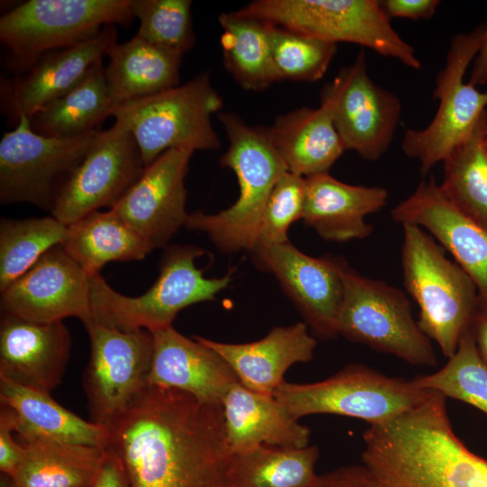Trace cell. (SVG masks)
<instances>
[{"mask_svg": "<svg viewBox=\"0 0 487 487\" xmlns=\"http://www.w3.org/2000/svg\"><path fill=\"white\" fill-rule=\"evenodd\" d=\"M106 448L122 462L130 487H231L221 404L147 386L107 428Z\"/></svg>", "mask_w": 487, "mask_h": 487, "instance_id": "6da1fadb", "label": "cell"}, {"mask_svg": "<svg viewBox=\"0 0 487 487\" xmlns=\"http://www.w3.org/2000/svg\"><path fill=\"white\" fill-rule=\"evenodd\" d=\"M82 323L90 341V357L83 374L90 421L107 429L148 386L153 337L149 330L122 331L90 316Z\"/></svg>", "mask_w": 487, "mask_h": 487, "instance_id": "7c38bea8", "label": "cell"}, {"mask_svg": "<svg viewBox=\"0 0 487 487\" xmlns=\"http://www.w3.org/2000/svg\"><path fill=\"white\" fill-rule=\"evenodd\" d=\"M267 130L287 170L303 178L329 172L345 151L325 100L279 115Z\"/></svg>", "mask_w": 487, "mask_h": 487, "instance_id": "484cf974", "label": "cell"}, {"mask_svg": "<svg viewBox=\"0 0 487 487\" xmlns=\"http://www.w3.org/2000/svg\"><path fill=\"white\" fill-rule=\"evenodd\" d=\"M116 39L115 25H106L88 40L47 52L15 78L2 79L1 107L8 122L15 126L20 115L30 118L69 91L106 56Z\"/></svg>", "mask_w": 487, "mask_h": 487, "instance_id": "d6986e66", "label": "cell"}, {"mask_svg": "<svg viewBox=\"0 0 487 487\" xmlns=\"http://www.w3.org/2000/svg\"><path fill=\"white\" fill-rule=\"evenodd\" d=\"M305 180L288 170L281 174L267 200L254 246L289 242L288 231L290 225L302 219Z\"/></svg>", "mask_w": 487, "mask_h": 487, "instance_id": "f35d334b", "label": "cell"}, {"mask_svg": "<svg viewBox=\"0 0 487 487\" xmlns=\"http://www.w3.org/2000/svg\"><path fill=\"white\" fill-rule=\"evenodd\" d=\"M303 222L326 241L343 243L369 236L373 226L365 216L380 211L388 191L350 185L329 172L305 178Z\"/></svg>", "mask_w": 487, "mask_h": 487, "instance_id": "cb8c5ba5", "label": "cell"}, {"mask_svg": "<svg viewBox=\"0 0 487 487\" xmlns=\"http://www.w3.org/2000/svg\"><path fill=\"white\" fill-rule=\"evenodd\" d=\"M338 335L418 366L436 365L430 339L413 317L408 297L385 281L363 276L344 261Z\"/></svg>", "mask_w": 487, "mask_h": 487, "instance_id": "9c48e42d", "label": "cell"}, {"mask_svg": "<svg viewBox=\"0 0 487 487\" xmlns=\"http://www.w3.org/2000/svg\"><path fill=\"white\" fill-rule=\"evenodd\" d=\"M268 33L280 80L317 81L324 77L337 51L336 44L271 23H268Z\"/></svg>", "mask_w": 487, "mask_h": 487, "instance_id": "74e56055", "label": "cell"}, {"mask_svg": "<svg viewBox=\"0 0 487 487\" xmlns=\"http://www.w3.org/2000/svg\"><path fill=\"white\" fill-rule=\"evenodd\" d=\"M60 245L89 276L110 262L138 261L152 252L111 208L68 225Z\"/></svg>", "mask_w": 487, "mask_h": 487, "instance_id": "f546056e", "label": "cell"}, {"mask_svg": "<svg viewBox=\"0 0 487 487\" xmlns=\"http://www.w3.org/2000/svg\"><path fill=\"white\" fill-rule=\"evenodd\" d=\"M399 224L426 229L473 281L479 310L487 309V229L459 211L434 178L422 181L391 211Z\"/></svg>", "mask_w": 487, "mask_h": 487, "instance_id": "ffe728a7", "label": "cell"}, {"mask_svg": "<svg viewBox=\"0 0 487 487\" xmlns=\"http://www.w3.org/2000/svg\"><path fill=\"white\" fill-rule=\"evenodd\" d=\"M221 405L233 454L261 446L291 448L309 446L310 429L300 424L273 395L251 391L237 382L225 394Z\"/></svg>", "mask_w": 487, "mask_h": 487, "instance_id": "d4e9b609", "label": "cell"}, {"mask_svg": "<svg viewBox=\"0 0 487 487\" xmlns=\"http://www.w3.org/2000/svg\"><path fill=\"white\" fill-rule=\"evenodd\" d=\"M0 487H15V485L13 479L9 475L1 473Z\"/></svg>", "mask_w": 487, "mask_h": 487, "instance_id": "bcb514c9", "label": "cell"}, {"mask_svg": "<svg viewBox=\"0 0 487 487\" xmlns=\"http://www.w3.org/2000/svg\"><path fill=\"white\" fill-rule=\"evenodd\" d=\"M194 151L170 149L147 165L140 178L111 208L148 245L163 248L185 226V179Z\"/></svg>", "mask_w": 487, "mask_h": 487, "instance_id": "e0dca14e", "label": "cell"}, {"mask_svg": "<svg viewBox=\"0 0 487 487\" xmlns=\"http://www.w3.org/2000/svg\"><path fill=\"white\" fill-rule=\"evenodd\" d=\"M479 354L487 364V309L479 310L471 327Z\"/></svg>", "mask_w": 487, "mask_h": 487, "instance_id": "f6af8a7d", "label": "cell"}, {"mask_svg": "<svg viewBox=\"0 0 487 487\" xmlns=\"http://www.w3.org/2000/svg\"><path fill=\"white\" fill-rule=\"evenodd\" d=\"M144 168L133 134L115 121L96 133L86 156L59 189L51 216L68 225L100 207L112 208Z\"/></svg>", "mask_w": 487, "mask_h": 487, "instance_id": "5bb4252c", "label": "cell"}, {"mask_svg": "<svg viewBox=\"0 0 487 487\" xmlns=\"http://www.w3.org/2000/svg\"><path fill=\"white\" fill-rule=\"evenodd\" d=\"M329 103L335 128L345 151L375 161L390 147L398 127L402 106L391 91L370 78L364 50L342 68L321 91Z\"/></svg>", "mask_w": 487, "mask_h": 487, "instance_id": "9a60e30c", "label": "cell"}, {"mask_svg": "<svg viewBox=\"0 0 487 487\" xmlns=\"http://www.w3.org/2000/svg\"><path fill=\"white\" fill-rule=\"evenodd\" d=\"M221 46L224 66L244 90L263 91L280 81L274 67L268 23L240 14L222 13Z\"/></svg>", "mask_w": 487, "mask_h": 487, "instance_id": "1f68e13d", "label": "cell"}, {"mask_svg": "<svg viewBox=\"0 0 487 487\" xmlns=\"http://www.w3.org/2000/svg\"><path fill=\"white\" fill-rule=\"evenodd\" d=\"M440 187L463 214L487 229V111L443 161Z\"/></svg>", "mask_w": 487, "mask_h": 487, "instance_id": "d6a6232c", "label": "cell"}, {"mask_svg": "<svg viewBox=\"0 0 487 487\" xmlns=\"http://www.w3.org/2000/svg\"><path fill=\"white\" fill-rule=\"evenodd\" d=\"M1 292L3 314L37 323L90 316V276L57 245Z\"/></svg>", "mask_w": 487, "mask_h": 487, "instance_id": "ac0fdd59", "label": "cell"}, {"mask_svg": "<svg viewBox=\"0 0 487 487\" xmlns=\"http://www.w3.org/2000/svg\"><path fill=\"white\" fill-rule=\"evenodd\" d=\"M431 391L412 380L385 375L361 363L345 366L312 383L284 381L273 393L297 419L313 414H335L368 422L388 421L423 401Z\"/></svg>", "mask_w": 487, "mask_h": 487, "instance_id": "30bf717a", "label": "cell"}, {"mask_svg": "<svg viewBox=\"0 0 487 487\" xmlns=\"http://www.w3.org/2000/svg\"><path fill=\"white\" fill-rule=\"evenodd\" d=\"M15 417L14 411L1 404L0 408V471L10 477L14 475L21 464L24 448L19 441H15Z\"/></svg>", "mask_w": 487, "mask_h": 487, "instance_id": "ab89813d", "label": "cell"}, {"mask_svg": "<svg viewBox=\"0 0 487 487\" xmlns=\"http://www.w3.org/2000/svg\"><path fill=\"white\" fill-rule=\"evenodd\" d=\"M205 253L198 246L174 244L166 249L156 281L143 294L129 297L115 290L100 273L90 276V317L118 330L150 332L172 326L188 306L216 299L232 281L229 271L206 278L196 260Z\"/></svg>", "mask_w": 487, "mask_h": 487, "instance_id": "277c9868", "label": "cell"}, {"mask_svg": "<svg viewBox=\"0 0 487 487\" xmlns=\"http://www.w3.org/2000/svg\"><path fill=\"white\" fill-rule=\"evenodd\" d=\"M312 487H375L363 464L337 468L317 475Z\"/></svg>", "mask_w": 487, "mask_h": 487, "instance_id": "60d3db41", "label": "cell"}, {"mask_svg": "<svg viewBox=\"0 0 487 487\" xmlns=\"http://www.w3.org/2000/svg\"><path fill=\"white\" fill-rule=\"evenodd\" d=\"M99 130L74 138H51L20 115L0 141V202L29 203L52 209L62 184L82 161Z\"/></svg>", "mask_w": 487, "mask_h": 487, "instance_id": "4fadbf2b", "label": "cell"}, {"mask_svg": "<svg viewBox=\"0 0 487 487\" xmlns=\"http://www.w3.org/2000/svg\"><path fill=\"white\" fill-rule=\"evenodd\" d=\"M190 0H131L136 35L162 50L183 57L194 46Z\"/></svg>", "mask_w": 487, "mask_h": 487, "instance_id": "8d00e7d4", "label": "cell"}, {"mask_svg": "<svg viewBox=\"0 0 487 487\" xmlns=\"http://www.w3.org/2000/svg\"><path fill=\"white\" fill-rule=\"evenodd\" d=\"M319 455L316 446L302 448L261 446L234 454L231 487H312Z\"/></svg>", "mask_w": 487, "mask_h": 487, "instance_id": "836d02e7", "label": "cell"}, {"mask_svg": "<svg viewBox=\"0 0 487 487\" xmlns=\"http://www.w3.org/2000/svg\"><path fill=\"white\" fill-rule=\"evenodd\" d=\"M249 253L257 268L276 278L316 338L329 340L338 335L344 258L313 257L290 242L254 246Z\"/></svg>", "mask_w": 487, "mask_h": 487, "instance_id": "2e32d148", "label": "cell"}, {"mask_svg": "<svg viewBox=\"0 0 487 487\" xmlns=\"http://www.w3.org/2000/svg\"><path fill=\"white\" fill-rule=\"evenodd\" d=\"M194 337L220 354L244 387L267 395H273L285 381L283 376L291 365L312 360L317 346L304 322L276 326L263 338L244 344Z\"/></svg>", "mask_w": 487, "mask_h": 487, "instance_id": "603a6c76", "label": "cell"}, {"mask_svg": "<svg viewBox=\"0 0 487 487\" xmlns=\"http://www.w3.org/2000/svg\"><path fill=\"white\" fill-rule=\"evenodd\" d=\"M11 477L15 487H92L106 458L101 446L33 438Z\"/></svg>", "mask_w": 487, "mask_h": 487, "instance_id": "f1b7e54d", "label": "cell"}, {"mask_svg": "<svg viewBox=\"0 0 487 487\" xmlns=\"http://www.w3.org/2000/svg\"><path fill=\"white\" fill-rule=\"evenodd\" d=\"M228 147L219 163L237 179L239 196L218 213L188 214L185 227L207 234L221 252H248L254 246L270 194L286 166L272 144L267 128L251 126L233 112H219Z\"/></svg>", "mask_w": 487, "mask_h": 487, "instance_id": "3957f363", "label": "cell"}, {"mask_svg": "<svg viewBox=\"0 0 487 487\" xmlns=\"http://www.w3.org/2000/svg\"><path fill=\"white\" fill-rule=\"evenodd\" d=\"M112 107L105 66L99 60L74 87L35 112L30 124L46 137L74 138L99 130Z\"/></svg>", "mask_w": 487, "mask_h": 487, "instance_id": "4dcf8cb0", "label": "cell"}, {"mask_svg": "<svg viewBox=\"0 0 487 487\" xmlns=\"http://www.w3.org/2000/svg\"><path fill=\"white\" fill-rule=\"evenodd\" d=\"M402 226L403 282L419 308L418 324L449 358L479 311L477 289L468 274L446 258L421 227L410 224Z\"/></svg>", "mask_w": 487, "mask_h": 487, "instance_id": "5b68a950", "label": "cell"}, {"mask_svg": "<svg viewBox=\"0 0 487 487\" xmlns=\"http://www.w3.org/2000/svg\"><path fill=\"white\" fill-rule=\"evenodd\" d=\"M386 15L411 20L430 19L440 5L438 0H384L380 1Z\"/></svg>", "mask_w": 487, "mask_h": 487, "instance_id": "b9f144b4", "label": "cell"}, {"mask_svg": "<svg viewBox=\"0 0 487 487\" xmlns=\"http://www.w3.org/2000/svg\"><path fill=\"white\" fill-rule=\"evenodd\" d=\"M223 99L207 72L184 84L112 108L111 116L133 136L146 167L170 149L215 151L220 139L211 117Z\"/></svg>", "mask_w": 487, "mask_h": 487, "instance_id": "8992f818", "label": "cell"}, {"mask_svg": "<svg viewBox=\"0 0 487 487\" xmlns=\"http://www.w3.org/2000/svg\"><path fill=\"white\" fill-rule=\"evenodd\" d=\"M105 78L112 108L179 85L183 57L138 35L115 43L107 52Z\"/></svg>", "mask_w": 487, "mask_h": 487, "instance_id": "83f0119b", "label": "cell"}, {"mask_svg": "<svg viewBox=\"0 0 487 487\" xmlns=\"http://www.w3.org/2000/svg\"><path fill=\"white\" fill-rule=\"evenodd\" d=\"M67 225L54 216L0 220V291L62 244Z\"/></svg>", "mask_w": 487, "mask_h": 487, "instance_id": "e575fe53", "label": "cell"}, {"mask_svg": "<svg viewBox=\"0 0 487 487\" xmlns=\"http://www.w3.org/2000/svg\"><path fill=\"white\" fill-rule=\"evenodd\" d=\"M446 399L431 391L417 406L363 432L362 464L375 487H487V460L456 436Z\"/></svg>", "mask_w": 487, "mask_h": 487, "instance_id": "7a4b0ae2", "label": "cell"}, {"mask_svg": "<svg viewBox=\"0 0 487 487\" xmlns=\"http://www.w3.org/2000/svg\"><path fill=\"white\" fill-rule=\"evenodd\" d=\"M106 461L92 487H130L120 459L111 451L106 449Z\"/></svg>", "mask_w": 487, "mask_h": 487, "instance_id": "7bdbcfd3", "label": "cell"}, {"mask_svg": "<svg viewBox=\"0 0 487 487\" xmlns=\"http://www.w3.org/2000/svg\"><path fill=\"white\" fill-rule=\"evenodd\" d=\"M70 348L62 321L37 323L2 313L0 378L51 393L61 381Z\"/></svg>", "mask_w": 487, "mask_h": 487, "instance_id": "44dd1931", "label": "cell"}, {"mask_svg": "<svg viewBox=\"0 0 487 487\" xmlns=\"http://www.w3.org/2000/svg\"><path fill=\"white\" fill-rule=\"evenodd\" d=\"M131 0H29L0 18V41L17 75L41 56L73 46L105 26H128L133 20Z\"/></svg>", "mask_w": 487, "mask_h": 487, "instance_id": "ba28073f", "label": "cell"}, {"mask_svg": "<svg viewBox=\"0 0 487 487\" xmlns=\"http://www.w3.org/2000/svg\"><path fill=\"white\" fill-rule=\"evenodd\" d=\"M152 334L153 354L148 386L175 389L202 402L221 404L239 382L223 357L197 338L183 335L172 326Z\"/></svg>", "mask_w": 487, "mask_h": 487, "instance_id": "7402d4cb", "label": "cell"}, {"mask_svg": "<svg viewBox=\"0 0 487 487\" xmlns=\"http://www.w3.org/2000/svg\"><path fill=\"white\" fill-rule=\"evenodd\" d=\"M0 402L14 413L19 441L41 438L106 448L108 430L65 409L51 393L0 378Z\"/></svg>", "mask_w": 487, "mask_h": 487, "instance_id": "4316f807", "label": "cell"}, {"mask_svg": "<svg viewBox=\"0 0 487 487\" xmlns=\"http://www.w3.org/2000/svg\"><path fill=\"white\" fill-rule=\"evenodd\" d=\"M468 82L474 87L487 83V25L480 48L473 60Z\"/></svg>", "mask_w": 487, "mask_h": 487, "instance_id": "ee69618b", "label": "cell"}, {"mask_svg": "<svg viewBox=\"0 0 487 487\" xmlns=\"http://www.w3.org/2000/svg\"><path fill=\"white\" fill-rule=\"evenodd\" d=\"M487 23L470 32L456 34L450 42L446 62L436 80L433 96L438 108L434 118L420 130L408 129L401 142L404 153L418 161L427 174L474 130L487 111V91L482 92L464 74L473 62L483 38Z\"/></svg>", "mask_w": 487, "mask_h": 487, "instance_id": "8fae6325", "label": "cell"}, {"mask_svg": "<svg viewBox=\"0 0 487 487\" xmlns=\"http://www.w3.org/2000/svg\"><path fill=\"white\" fill-rule=\"evenodd\" d=\"M436 372L412 380L420 389L470 404L487 414V364L481 358L472 330L465 332L455 354Z\"/></svg>", "mask_w": 487, "mask_h": 487, "instance_id": "d590c367", "label": "cell"}, {"mask_svg": "<svg viewBox=\"0 0 487 487\" xmlns=\"http://www.w3.org/2000/svg\"><path fill=\"white\" fill-rule=\"evenodd\" d=\"M240 14L336 44L350 42L419 69L413 47L391 24L376 0H255Z\"/></svg>", "mask_w": 487, "mask_h": 487, "instance_id": "52a82bcc", "label": "cell"}]
</instances>
